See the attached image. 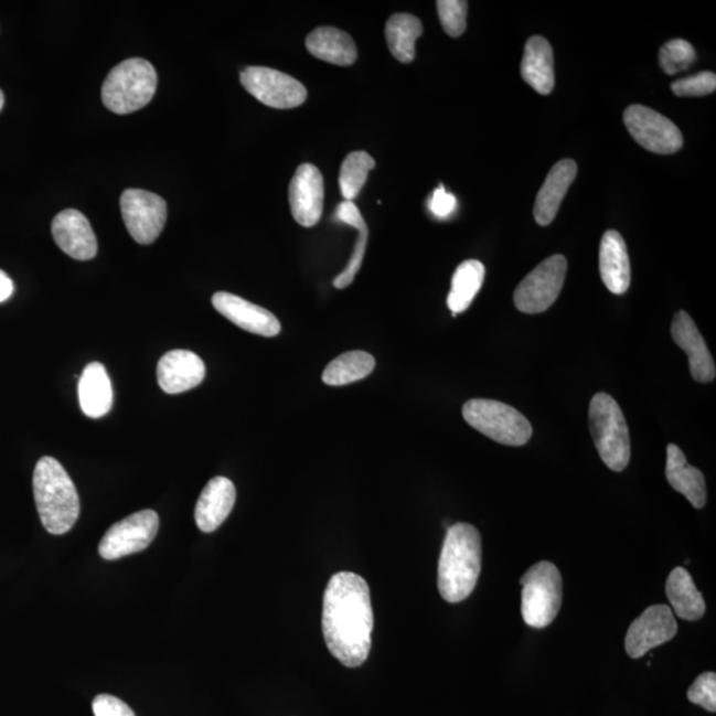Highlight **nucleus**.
I'll list each match as a JSON object with an SVG mask.
<instances>
[{
  "label": "nucleus",
  "instance_id": "nucleus-10",
  "mask_svg": "<svg viewBox=\"0 0 716 716\" xmlns=\"http://www.w3.org/2000/svg\"><path fill=\"white\" fill-rule=\"evenodd\" d=\"M241 83L256 100L275 109H292L307 100L308 92L297 78L267 67L242 71Z\"/></svg>",
  "mask_w": 716,
  "mask_h": 716
},
{
  "label": "nucleus",
  "instance_id": "nucleus-1",
  "mask_svg": "<svg viewBox=\"0 0 716 716\" xmlns=\"http://www.w3.org/2000/svg\"><path fill=\"white\" fill-rule=\"evenodd\" d=\"M373 609L371 590L363 577L352 571L333 575L324 594L323 634L334 659L346 667H359L372 646Z\"/></svg>",
  "mask_w": 716,
  "mask_h": 716
},
{
  "label": "nucleus",
  "instance_id": "nucleus-26",
  "mask_svg": "<svg viewBox=\"0 0 716 716\" xmlns=\"http://www.w3.org/2000/svg\"><path fill=\"white\" fill-rule=\"evenodd\" d=\"M666 595L676 616L698 621L706 613V603L685 568H674L666 583Z\"/></svg>",
  "mask_w": 716,
  "mask_h": 716
},
{
  "label": "nucleus",
  "instance_id": "nucleus-35",
  "mask_svg": "<svg viewBox=\"0 0 716 716\" xmlns=\"http://www.w3.org/2000/svg\"><path fill=\"white\" fill-rule=\"evenodd\" d=\"M687 698L694 705L714 714L716 712V674L713 672L701 674L690 686Z\"/></svg>",
  "mask_w": 716,
  "mask_h": 716
},
{
  "label": "nucleus",
  "instance_id": "nucleus-18",
  "mask_svg": "<svg viewBox=\"0 0 716 716\" xmlns=\"http://www.w3.org/2000/svg\"><path fill=\"white\" fill-rule=\"evenodd\" d=\"M205 376L206 366L201 357L185 350L163 354L157 366V378L161 389L168 394L192 391Z\"/></svg>",
  "mask_w": 716,
  "mask_h": 716
},
{
  "label": "nucleus",
  "instance_id": "nucleus-24",
  "mask_svg": "<svg viewBox=\"0 0 716 716\" xmlns=\"http://www.w3.org/2000/svg\"><path fill=\"white\" fill-rule=\"evenodd\" d=\"M78 403L89 418H101L111 409L114 389L103 364L92 363L85 366L78 381Z\"/></svg>",
  "mask_w": 716,
  "mask_h": 716
},
{
  "label": "nucleus",
  "instance_id": "nucleus-17",
  "mask_svg": "<svg viewBox=\"0 0 716 716\" xmlns=\"http://www.w3.org/2000/svg\"><path fill=\"white\" fill-rule=\"evenodd\" d=\"M672 336L675 344L686 352L693 378L702 384L713 383L716 376L714 359L694 320L685 311L675 314Z\"/></svg>",
  "mask_w": 716,
  "mask_h": 716
},
{
  "label": "nucleus",
  "instance_id": "nucleus-28",
  "mask_svg": "<svg viewBox=\"0 0 716 716\" xmlns=\"http://www.w3.org/2000/svg\"><path fill=\"white\" fill-rule=\"evenodd\" d=\"M485 275L484 266L479 260H466L457 268L452 276L451 291L448 298V306L457 317L464 312L481 290Z\"/></svg>",
  "mask_w": 716,
  "mask_h": 716
},
{
  "label": "nucleus",
  "instance_id": "nucleus-11",
  "mask_svg": "<svg viewBox=\"0 0 716 716\" xmlns=\"http://www.w3.org/2000/svg\"><path fill=\"white\" fill-rule=\"evenodd\" d=\"M120 205L131 238L140 245H150L159 238L167 223L165 200L147 190L128 189L121 195Z\"/></svg>",
  "mask_w": 716,
  "mask_h": 716
},
{
  "label": "nucleus",
  "instance_id": "nucleus-31",
  "mask_svg": "<svg viewBox=\"0 0 716 716\" xmlns=\"http://www.w3.org/2000/svg\"><path fill=\"white\" fill-rule=\"evenodd\" d=\"M376 167V161L366 152H353L346 159L340 170V190L345 201L353 202L363 190L367 175Z\"/></svg>",
  "mask_w": 716,
  "mask_h": 716
},
{
  "label": "nucleus",
  "instance_id": "nucleus-37",
  "mask_svg": "<svg viewBox=\"0 0 716 716\" xmlns=\"http://www.w3.org/2000/svg\"><path fill=\"white\" fill-rule=\"evenodd\" d=\"M429 209L437 218H448V216L456 212L457 199L455 195L446 192L444 186L438 188L431 195Z\"/></svg>",
  "mask_w": 716,
  "mask_h": 716
},
{
  "label": "nucleus",
  "instance_id": "nucleus-19",
  "mask_svg": "<svg viewBox=\"0 0 716 716\" xmlns=\"http://www.w3.org/2000/svg\"><path fill=\"white\" fill-rule=\"evenodd\" d=\"M236 501L235 485L225 477H215L203 489L195 505V523L202 532H214L232 514Z\"/></svg>",
  "mask_w": 716,
  "mask_h": 716
},
{
  "label": "nucleus",
  "instance_id": "nucleus-9",
  "mask_svg": "<svg viewBox=\"0 0 716 716\" xmlns=\"http://www.w3.org/2000/svg\"><path fill=\"white\" fill-rule=\"evenodd\" d=\"M160 528V517L153 510H143L111 525L98 545L105 560H117L147 549Z\"/></svg>",
  "mask_w": 716,
  "mask_h": 716
},
{
  "label": "nucleus",
  "instance_id": "nucleus-38",
  "mask_svg": "<svg viewBox=\"0 0 716 716\" xmlns=\"http://www.w3.org/2000/svg\"><path fill=\"white\" fill-rule=\"evenodd\" d=\"M14 293V282L10 276L0 269V303L8 301Z\"/></svg>",
  "mask_w": 716,
  "mask_h": 716
},
{
  "label": "nucleus",
  "instance_id": "nucleus-4",
  "mask_svg": "<svg viewBox=\"0 0 716 716\" xmlns=\"http://www.w3.org/2000/svg\"><path fill=\"white\" fill-rule=\"evenodd\" d=\"M157 72L146 58H128L111 68L105 78L101 97L105 107L116 115H129L152 101Z\"/></svg>",
  "mask_w": 716,
  "mask_h": 716
},
{
  "label": "nucleus",
  "instance_id": "nucleus-30",
  "mask_svg": "<svg viewBox=\"0 0 716 716\" xmlns=\"http://www.w3.org/2000/svg\"><path fill=\"white\" fill-rule=\"evenodd\" d=\"M376 360L363 351H352L341 354L331 361L323 373L327 385L343 386L363 380L373 372Z\"/></svg>",
  "mask_w": 716,
  "mask_h": 716
},
{
  "label": "nucleus",
  "instance_id": "nucleus-13",
  "mask_svg": "<svg viewBox=\"0 0 716 716\" xmlns=\"http://www.w3.org/2000/svg\"><path fill=\"white\" fill-rule=\"evenodd\" d=\"M678 632L673 610L667 606H653L630 626L626 650L630 659L639 660L650 650L672 641Z\"/></svg>",
  "mask_w": 716,
  "mask_h": 716
},
{
  "label": "nucleus",
  "instance_id": "nucleus-6",
  "mask_svg": "<svg viewBox=\"0 0 716 716\" xmlns=\"http://www.w3.org/2000/svg\"><path fill=\"white\" fill-rule=\"evenodd\" d=\"M522 615L528 627L543 629L555 621L563 601V579L555 564L541 562L521 579Z\"/></svg>",
  "mask_w": 716,
  "mask_h": 716
},
{
  "label": "nucleus",
  "instance_id": "nucleus-7",
  "mask_svg": "<svg viewBox=\"0 0 716 716\" xmlns=\"http://www.w3.org/2000/svg\"><path fill=\"white\" fill-rule=\"evenodd\" d=\"M466 423L505 446H523L532 437L530 420L510 405L494 399H470L463 406Z\"/></svg>",
  "mask_w": 716,
  "mask_h": 716
},
{
  "label": "nucleus",
  "instance_id": "nucleus-32",
  "mask_svg": "<svg viewBox=\"0 0 716 716\" xmlns=\"http://www.w3.org/2000/svg\"><path fill=\"white\" fill-rule=\"evenodd\" d=\"M696 58L692 44L683 39L667 42L660 51V64L665 74L672 76L692 67Z\"/></svg>",
  "mask_w": 716,
  "mask_h": 716
},
{
  "label": "nucleus",
  "instance_id": "nucleus-20",
  "mask_svg": "<svg viewBox=\"0 0 716 716\" xmlns=\"http://www.w3.org/2000/svg\"><path fill=\"white\" fill-rule=\"evenodd\" d=\"M576 175L577 165L574 160H563L551 169L536 196L534 215L538 225L548 226L555 221L564 196L567 195Z\"/></svg>",
  "mask_w": 716,
  "mask_h": 716
},
{
  "label": "nucleus",
  "instance_id": "nucleus-3",
  "mask_svg": "<svg viewBox=\"0 0 716 716\" xmlns=\"http://www.w3.org/2000/svg\"><path fill=\"white\" fill-rule=\"evenodd\" d=\"M34 496L44 528L52 535H64L81 515V498L63 466L43 457L35 466Z\"/></svg>",
  "mask_w": 716,
  "mask_h": 716
},
{
  "label": "nucleus",
  "instance_id": "nucleus-21",
  "mask_svg": "<svg viewBox=\"0 0 716 716\" xmlns=\"http://www.w3.org/2000/svg\"><path fill=\"white\" fill-rule=\"evenodd\" d=\"M600 274L603 285L616 295L629 290L630 261L626 241L620 233L609 229L603 234L600 245Z\"/></svg>",
  "mask_w": 716,
  "mask_h": 716
},
{
  "label": "nucleus",
  "instance_id": "nucleus-33",
  "mask_svg": "<svg viewBox=\"0 0 716 716\" xmlns=\"http://www.w3.org/2000/svg\"><path fill=\"white\" fill-rule=\"evenodd\" d=\"M437 10L442 28L451 38H459L466 31L469 3L463 0H438Z\"/></svg>",
  "mask_w": 716,
  "mask_h": 716
},
{
  "label": "nucleus",
  "instance_id": "nucleus-8",
  "mask_svg": "<svg viewBox=\"0 0 716 716\" xmlns=\"http://www.w3.org/2000/svg\"><path fill=\"white\" fill-rule=\"evenodd\" d=\"M568 263L563 255H554L525 276L517 286L514 301L519 311L528 314L547 311L560 295Z\"/></svg>",
  "mask_w": 716,
  "mask_h": 716
},
{
  "label": "nucleus",
  "instance_id": "nucleus-27",
  "mask_svg": "<svg viewBox=\"0 0 716 716\" xmlns=\"http://www.w3.org/2000/svg\"><path fill=\"white\" fill-rule=\"evenodd\" d=\"M424 28L417 17L394 14L386 23L387 45L394 57L400 63H412L416 57V42L423 35Z\"/></svg>",
  "mask_w": 716,
  "mask_h": 716
},
{
  "label": "nucleus",
  "instance_id": "nucleus-36",
  "mask_svg": "<svg viewBox=\"0 0 716 716\" xmlns=\"http://www.w3.org/2000/svg\"><path fill=\"white\" fill-rule=\"evenodd\" d=\"M92 706H94L95 716H136L127 703L114 695H97Z\"/></svg>",
  "mask_w": 716,
  "mask_h": 716
},
{
  "label": "nucleus",
  "instance_id": "nucleus-2",
  "mask_svg": "<svg viewBox=\"0 0 716 716\" xmlns=\"http://www.w3.org/2000/svg\"><path fill=\"white\" fill-rule=\"evenodd\" d=\"M482 569V537L474 525L457 523L446 534L438 565V589L450 603L461 602L475 589Z\"/></svg>",
  "mask_w": 716,
  "mask_h": 716
},
{
  "label": "nucleus",
  "instance_id": "nucleus-29",
  "mask_svg": "<svg viewBox=\"0 0 716 716\" xmlns=\"http://www.w3.org/2000/svg\"><path fill=\"white\" fill-rule=\"evenodd\" d=\"M336 218L340 222L345 223L348 226H352L359 229V239L356 247L351 256L350 265L344 269L343 274L339 275L333 281V286L343 290L348 286L352 285L354 276L360 271L361 265H363L364 255L366 252L367 238H370V229H367L366 222L361 215L360 210L351 201L341 202L336 210Z\"/></svg>",
  "mask_w": 716,
  "mask_h": 716
},
{
  "label": "nucleus",
  "instance_id": "nucleus-39",
  "mask_svg": "<svg viewBox=\"0 0 716 716\" xmlns=\"http://www.w3.org/2000/svg\"><path fill=\"white\" fill-rule=\"evenodd\" d=\"M3 107H4V95L3 92L0 90V111H2Z\"/></svg>",
  "mask_w": 716,
  "mask_h": 716
},
{
  "label": "nucleus",
  "instance_id": "nucleus-23",
  "mask_svg": "<svg viewBox=\"0 0 716 716\" xmlns=\"http://www.w3.org/2000/svg\"><path fill=\"white\" fill-rule=\"evenodd\" d=\"M666 478L670 485L685 496L696 510L705 507L707 489L702 471L686 461L685 455L675 445L667 446Z\"/></svg>",
  "mask_w": 716,
  "mask_h": 716
},
{
  "label": "nucleus",
  "instance_id": "nucleus-25",
  "mask_svg": "<svg viewBox=\"0 0 716 716\" xmlns=\"http://www.w3.org/2000/svg\"><path fill=\"white\" fill-rule=\"evenodd\" d=\"M307 50L320 61L348 67L357 61V47L346 32L333 28H319L308 35Z\"/></svg>",
  "mask_w": 716,
  "mask_h": 716
},
{
  "label": "nucleus",
  "instance_id": "nucleus-16",
  "mask_svg": "<svg viewBox=\"0 0 716 716\" xmlns=\"http://www.w3.org/2000/svg\"><path fill=\"white\" fill-rule=\"evenodd\" d=\"M56 245L76 260H90L97 255V239L90 223L77 210H64L52 221Z\"/></svg>",
  "mask_w": 716,
  "mask_h": 716
},
{
  "label": "nucleus",
  "instance_id": "nucleus-22",
  "mask_svg": "<svg viewBox=\"0 0 716 716\" xmlns=\"http://www.w3.org/2000/svg\"><path fill=\"white\" fill-rule=\"evenodd\" d=\"M524 82L537 94L549 95L555 87L554 50L547 39L532 36L525 44L522 61Z\"/></svg>",
  "mask_w": 716,
  "mask_h": 716
},
{
  "label": "nucleus",
  "instance_id": "nucleus-14",
  "mask_svg": "<svg viewBox=\"0 0 716 716\" xmlns=\"http://www.w3.org/2000/svg\"><path fill=\"white\" fill-rule=\"evenodd\" d=\"M288 199L300 226H317L324 207V180L320 170L312 163L300 165L290 183Z\"/></svg>",
  "mask_w": 716,
  "mask_h": 716
},
{
  "label": "nucleus",
  "instance_id": "nucleus-34",
  "mask_svg": "<svg viewBox=\"0 0 716 716\" xmlns=\"http://www.w3.org/2000/svg\"><path fill=\"white\" fill-rule=\"evenodd\" d=\"M716 89V76L713 72L681 78L672 84V90L680 97H701L714 94Z\"/></svg>",
  "mask_w": 716,
  "mask_h": 716
},
{
  "label": "nucleus",
  "instance_id": "nucleus-12",
  "mask_svg": "<svg viewBox=\"0 0 716 716\" xmlns=\"http://www.w3.org/2000/svg\"><path fill=\"white\" fill-rule=\"evenodd\" d=\"M623 122L637 143L655 154H674L683 146L681 130L673 121L642 105H632L623 114Z\"/></svg>",
  "mask_w": 716,
  "mask_h": 716
},
{
  "label": "nucleus",
  "instance_id": "nucleus-5",
  "mask_svg": "<svg viewBox=\"0 0 716 716\" xmlns=\"http://www.w3.org/2000/svg\"><path fill=\"white\" fill-rule=\"evenodd\" d=\"M589 424L602 462L616 472L626 470L630 461V437L627 419L616 399L607 393H597L590 400Z\"/></svg>",
  "mask_w": 716,
  "mask_h": 716
},
{
  "label": "nucleus",
  "instance_id": "nucleus-15",
  "mask_svg": "<svg viewBox=\"0 0 716 716\" xmlns=\"http://www.w3.org/2000/svg\"><path fill=\"white\" fill-rule=\"evenodd\" d=\"M213 306L222 317L232 321L236 327L263 338H275L281 331L280 321L275 314L259 306L228 292H216Z\"/></svg>",
  "mask_w": 716,
  "mask_h": 716
}]
</instances>
